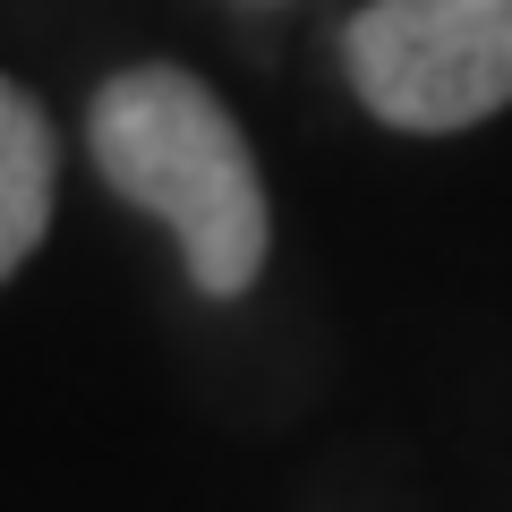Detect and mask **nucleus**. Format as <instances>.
Returning a JSON list of instances; mask_svg holds the SVG:
<instances>
[{"instance_id": "f257e3e1", "label": "nucleus", "mask_w": 512, "mask_h": 512, "mask_svg": "<svg viewBox=\"0 0 512 512\" xmlns=\"http://www.w3.org/2000/svg\"><path fill=\"white\" fill-rule=\"evenodd\" d=\"M94 171L180 231L205 299H239L256 282L274 222L256 154L214 86H197L188 69H120L94 94Z\"/></svg>"}, {"instance_id": "7ed1b4c3", "label": "nucleus", "mask_w": 512, "mask_h": 512, "mask_svg": "<svg viewBox=\"0 0 512 512\" xmlns=\"http://www.w3.org/2000/svg\"><path fill=\"white\" fill-rule=\"evenodd\" d=\"M52 171H60V146H52L43 103L0 77V282L52 231Z\"/></svg>"}, {"instance_id": "f03ea898", "label": "nucleus", "mask_w": 512, "mask_h": 512, "mask_svg": "<svg viewBox=\"0 0 512 512\" xmlns=\"http://www.w3.org/2000/svg\"><path fill=\"white\" fill-rule=\"evenodd\" d=\"M342 60L384 128L453 137L512 103V0H367Z\"/></svg>"}]
</instances>
